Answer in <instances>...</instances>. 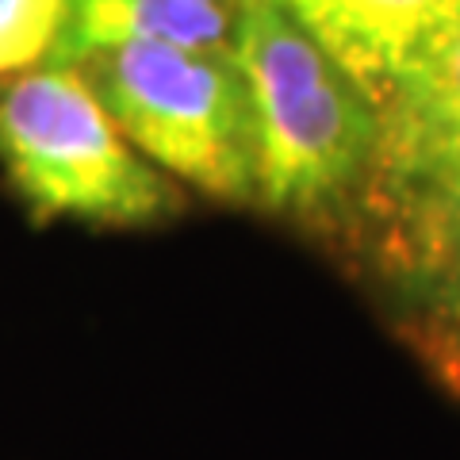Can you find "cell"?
<instances>
[{
	"mask_svg": "<svg viewBox=\"0 0 460 460\" xmlns=\"http://www.w3.org/2000/svg\"><path fill=\"white\" fill-rule=\"evenodd\" d=\"M226 12L257 119V208L314 226L361 211L380 111L284 0H226Z\"/></svg>",
	"mask_w": 460,
	"mask_h": 460,
	"instance_id": "cell-1",
	"label": "cell"
},
{
	"mask_svg": "<svg viewBox=\"0 0 460 460\" xmlns=\"http://www.w3.org/2000/svg\"><path fill=\"white\" fill-rule=\"evenodd\" d=\"M77 69L150 165L223 204L257 208V119L230 47L131 42Z\"/></svg>",
	"mask_w": 460,
	"mask_h": 460,
	"instance_id": "cell-2",
	"label": "cell"
},
{
	"mask_svg": "<svg viewBox=\"0 0 460 460\" xmlns=\"http://www.w3.org/2000/svg\"><path fill=\"white\" fill-rule=\"evenodd\" d=\"M0 165L42 219L146 226L181 208L77 66H35L0 84Z\"/></svg>",
	"mask_w": 460,
	"mask_h": 460,
	"instance_id": "cell-3",
	"label": "cell"
},
{
	"mask_svg": "<svg viewBox=\"0 0 460 460\" xmlns=\"http://www.w3.org/2000/svg\"><path fill=\"white\" fill-rule=\"evenodd\" d=\"M361 215L384 257L426 292H460V20L380 104Z\"/></svg>",
	"mask_w": 460,
	"mask_h": 460,
	"instance_id": "cell-4",
	"label": "cell"
},
{
	"mask_svg": "<svg viewBox=\"0 0 460 460\" xmlns=\"http://www.w3.org/2000/svg\"><path fill=\"white\" fill-rule=\"evenodd\" d=\"M372 108L460 20V0H284Z\"/></svg>",
	"mask_w": 460,
	"mask_h": 460,
	"instance_id": "cell-5",
	"label": "cell"
},
{
	"mask_svg": "<svg viewBox=\"0 0 460 460\" xmlns=\"http://www.w3.org/2000/svg\"><path fill=\"white\" fill-rule=\"evenodd\" d=\"M131 42L226 50V0H66L62 31L42 66H81L100 50Z\"/></svg>",
	"mask_w": 460,
	"mask_h": 460,
	"instance_id": "cell-6",
	"label": "cell"
},
{
	"mask_svg": "<svg viewBox=\"0 0 460 460\" xmlns=\"http://www.w3.org/2000/svg\"><path fill=\"white\" fill-rule=\"evenodd\" d=\"M66 0H0V77L42 66L62 31Z\"/></svg>",
	"mask_w": 460,
	"mask_h": 460,
	"instance_id": "cell-7",
	"label": "cell"
}]
</instances>
